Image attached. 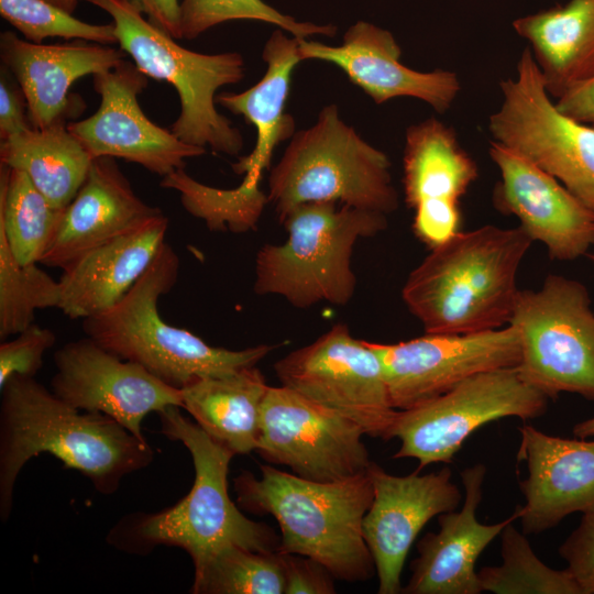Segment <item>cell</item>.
Wrapping results in <instances>:
<instances>
[{"instance_id":"ab89813d","label":"cell","mask_w":594,"mask_h":594,"mask_svg":"<svg viewBox=\"0 0 594 594\" xmlns=\"http://www.w3.org/2000/svg\"><path fill=\"white\" fill-rule=\"evenodd\" d=\"M175 40L182 38L180 0H122Z\"/></svg>"},{"instance_id":"5b68a950","label":"cell","mask_w":594,"mask_h":594,"mask_svg":"<svg viewBox=\"0 0 594 594\" xmlns=\"http://www.w3.org/2000/svg\"><path fill=\"white\" fill-rule=\"evenodd\" d=\"M179 266L178 255L164 242L148 268L117 304L82 319L86 337L178 389L198 378L256 366L274 345L216 348L162 319L158 299L176 284Z\"/></svg>"},{"instance_id":"44dd1931","label":"cell","mask_w":594,"mask_h":594,"mask_svg":"<svg viewBox=\"0 0 594 594\" xmlns=\"http://www.w3.org/2000/svg\"><path fill=\"white\" fill-rule=\"evenodd\" d=\"M517 461L528 475L519 482L525 504L516 508L522 532L540 534L594 505V440L550 436L531 425L519 429Z\"/></svg>"},{"instance_id":"30bf717a","label":"cell","mask_w":594,"mask_h":594,"mask_svg":"<svg viewBox=\"0 0 594 594\" xmlns=\"http://www.w3.org/2000/svg\"><path fill=\"white\" fill-rule=\"evenodd\" d=\"M499 87L501 106L488 118L492 141L549 173L594 212V127L557 108L529 47L522 51L515 76Z\"/></svg>"},{"instance_id":"e0dca14e","label":"cell","mask_w":594,"mask_h":594,"mask_svg":"<svg viewBox=\"0 0 594 594\" xmlns=\"http://www.w3.org/2000/svg\"><path fill=\"white\" fill-rule=\"evenodd\" d=\"M477 177V164L452 127L431 117L407 128L405 201L414 211L415 235L429 249L461 231V199Z\"/></svg>"},{"instance_id":"ee69618b","label":"cell","mask_w":594,"mask_h":594,"mask_svg":"<svg viewBox=\"0 0 594 594\" xmlns=\"http://www.w3.org/2000/svg\"><path fill=\"white\" fill-rule=\"evenodd\" d=\"M588 257H591L594 261V255L587 254Z\"/></svg>"},{"instance_id":"74e56055","label":"cell","mask_w":594,"mask_h":594,"mask_svg":"<svg viewBox=\"0 0 594 594\" xmlns=\"http://www.w3.org/2000/svg\"><path fill=\"white\" fill-rule=\"evenodd\" d=\"M278 553L285 578V594L336 593L334 578L321 563L300 554Z\"/></svg>"},{"instance_id":"4fadbf2b","label":"cell","mask_w":594,"mask_h":594,"mask_svg":"<svg viewBox=\"0 0 594 594\" xmlns=\"http://www.w3.org/2000/svg\"><path fill=\"white\" fill-rule=\"evenodd\" d=\"M363 429L297 392L270 386L261 409L256 452L315 482L343 481L366 473L372 461Z\"/></svg>"},{"instance_id":"b9f144b4","label":"cell","mask_w":594,"mask_h":594,"mask_svg":"<svg viewBox=\"0 0 594 594\" xmlns=\"http://www.w3.org/2000/svg\"><path fill=\"white\" fill-rule=\"evenodd\" d=\"M572 431L575 438L590 439L594 437V417L578 422Z\"/></svg>"},{"instance_id":"8d00e7d4","label":"cell","mask_w":594,"mask_h":594,"mask_svg":"<svg viewBox=\"0 0 594 594\" xmlns=\"http://www.w3.org/2000/svg\"><path fill=\"white\" fill-rule=\"evenodd\" d=\"M566 569L583 594H594V505L582 513L578 527L559 548Z\"/></svg>"},{"instance_id":"5bb4252c","label":"cell","mask_w":594,"mask_h":594,"mask_svg":"<svg viewBox=\"0 0 594 594\" xmlns=\"http://www.w3.org/2000/svg\"><path fill=\"white\" fill-rule=\"evenodd\" d=\"M378 355L392 405L414 408L487 371L517 367L521 340L513 324L473 333H427L397 343L369 342Z\"/></svg>"},{"instance_id":"ac0fdd59","label":"cell","mask_w":594,"mask_h":594,"mask_svg":"<svg viewBox=\"0 0 594 594\" xmlns=\"http://www.w3.org/2000/svg\"><path fill=\"white\" fill-rule=\"evenodd\" d=\"M418 472L393 475L375 462L367 469L374 496L362 531L375 563L378 594L402 593L400 575L415 539L429 520L455 510L462 501L449 466Z\"/></svg>"},{"instance_id":"f35d334b","label":"cell","mask_w":594,"mask_h":594,"mask_svg":"<svg viewBox=\"0 0 594 594\" xmlns=\"http://www.w3.org/2000/svg\"><path fill=\"white\" fill-rule=\"evenodd\" d=\"M31 128L25 95L16 79L2 65L0 76V139L4 141Z\"/></svg>"},{"instance_id":"1f68e13d","label":"cell","mask_w":594,"mask_h":594,"mask_svg":"<svg viewBox=\"0 0 594 594\" xmlns=\"http://www.w3.org/2000/svg\"><path fill=\"white\" fill-rule=\"evenodd\" d=\"M194 594H283L279 553L229 546L195 570Z\"/></svg>"},{"instance_id":"cb8c5ba5","label":"cell","mask_w":594,"mask_h":594,"mask_svg":"<svg viewBox=\"0 0 594 594\" xmlns=\"http://www.w3.org/2000/svg\"><path fill=\"white\" fill-rule=\"evenodd\" d=\"M484 464L461 472L464 502L459 510L438 516V532L426 534L417 543L411 575L402 588L404 594H479L482 592L475 563L485 548L510 522L518 509L506 519L485 525L476 517L486 476Z\"/></svg>"},{"instance_id":"d590c367","label":"cell","mask_w":594,"mask_h":594,"mask_svg":"<svg viewBox=\"0 0 594 594\" xmlns=\"http://www.w3.org/2000/svg\"><path fill=\"white\" fill-rule=\"evenodd\" d=\"M56 342L55 333L33 323L13 340L0 344V387L13 375L34 377L41 370L44 353Z\"/></svg>"},{"instance_id":"ba28073f","label":"cell","mask_w":594,"mask_h":594,"mask_svg":"<svg viewBox=\"0 0 594 594\" xmlns=\"http://www.w3.org/2000/svg\"><path fill=\"white\" fill-rule=\"evenodd\" d=\"M113 20L118 44L147 77L172 85L180 111L169 130L183 142L239 156L241 132L216 109L219 88L243 79L245 64L235 52L202 54L180 46L122 0H85Z\"/></svg>"},{"instance_id":"7402d4cb","label":"cell","mask_w":594,"mask_h":594,"mask_svg":"<svg viewBox=\"0 0 594 594\" xmlns=\"http://www.w3.org/2000/svg\"><path fill=\"white\" fill-rule=\"evenodd\" d=\"M266 63L263 78L240 94H221L216 102L235 114L243 116L256 129L253 151L239 157L232 165L242 183L232 189L246 215L255 222L268 202L260 190L263 173L271 165L275 147L296 132L295 119L285 112L290 89L292 74L302 58L296 37H287L284 30H275L263 48Z\"/></svg>"},{"instance_id":"7c38bea8","label":"cell","mask_w":594,"mask_h":594,"mask_svg":"<svg viewBox=\"0 0 594 594\" xmlns=\"http://www.w3.org/2000/svg\"><path fill=\"white\" fill-rule=\"evenodd\" d=\"M280 384L358 424L365 435L389 440L397 414L383 366L367 341L337 323L312 343L274 364Z\"/></svg>"},{"instance_id":"52a82bcc","label":"cell","mask_w":594,"mask_h":594,"mask_svg":"<svg viewBox=\"0 0 594 594\" xmlns=\"http://www.w3.org/2000/svg\"><path fill=\"white\" fill-rule=\"evenodd\" d=\"M267 199L280 222L309 202H341L386 216L398 207L388 156L348 125L336 105L292 136L271 169Z\"/></svg>"},{"instance_id":"8992f818","label":"cell","mask_w":594,"mask_h":594,"mask_svg":"<svg viewBox=\"0 0 594 594\" xmlns=\"http://www.w3.org/2000/svg\"><path fill=\"white\" fill-rule=\"evenodd\" d=\"M288 238L265 244L255 260L253 289L276 295L296 308L321 301L346 305L355 290L353 248L360 239L387 228V216L337 202H309L294 208L282 221Z\"/></svg>"},{"instance_id":"f1b7e54d","label":"cell","mask_w":594,"mask_h":594,"mask_svg":"<svg viewBox=\"0 0 594 594\" xmlns=\"http://www.w3.org/2000/svg\"><path fill=\"white\" fill-rule=\"evenodd\" d=\"M92 157L67 123L31 128L0 145V161L24 172L56 208H65L84 184Z\"/></svg>"},{"instance_id":"8fae6325","label":"cell","mask_w":594,"mask_h":594,"mask_svg":"<svg viewBox=\"0 0 594 594\" xmlns=\"http://www.w3.org/2000/svg\"><path fill=\"white\" fill-rule=\"evenodd\" d=\"M548 400L518 367L475 374L427 403L397 410L389 440L399 439L400 447L393 458L418 460L417 471L431 463H451L480 427L505 417L522 421L541 417Z\"/></svg>"},{"instance_id":"7a4b0ae2","label":"cell","mask_w":594,"mask_h":594,"mask_svg":"<svg viewBox=\"0 0 594 594\" xmlns=\"http://www.w3.org/2000/svg\"><path fill=\"white\" fill-rule=\"evenodd\" d=\"M169 406L158 413L161 431L189 451L195 481L186 496L156 513H131L109 530L107 542L125 553L147 556L158 546L177 547L200 569L229 546L275 552L280 539L264 522L249 519L230 498L228 473L231 450L210 438L196 422Z\"/></svg>"},{"instance_id":"6da1fadb","label":"cell","mask_w":594,"mask_h":594,"mask_svg":"<svg viewBox=\"0 0 594 594\" xmlns=\"http://www.w3.org/2000/svg\"><path fill=\"white\" fill-rule=\"evenodd\" d=\"M0 391L2 521L11 514L20 471L41 453H50L65 468L80 472L103 495L116 493L127 475L154 460L146 440L106 415L73 407L34 377L15 374Z\"/></svg>"},{"instance_id":"f546056e","label":"cell","mask_w":594,"mask_h":594,"mask_svg":"<svg viewBox=\"0 0 594 594\" xmlns=\"http://www.w3.org/2000/svg\"><path fill=\"white\" fill-rule=\"evenodd\" d=\"M64 209L52 206L24 172L0 164V230L18 262H40Z\"/></svg>"},{"instance_id":"3957f363","label":"cell","mask_w":594,"mask_h":594,"mask_svg":"<svg viewBox=\"0 0 594 594\" xmlns=\"http://www.w3.org/2000/svg\"><path fill=\"white\" fill-rule=\"evenodd\" d=\"M534 241L520 227L460 231L408 275L402 298L427 333H473L509 324L520 264Z\"/></svg>"},{"instance_id":"ffe728a7","label":"cell","mask_w":594,"mask_h":594,"mask_svg":"<svg viewBox=\"0 0 594 594\" xmlns=\"http://www.w3.org/2000/svg\"><path fill=\"white\" fill-rule=\"evenodd\" d=\"M297 41L302 61L334 64L377 105L411 97L444 113L461 91V81L454 72H418L404 65L402 48L394 35L370 22L358 21L351 25L339 46L306 38Z\"/></svg>"},{"instance_id":"d6a6232c","label":"cell","mask_w":594,"mask_h":594,"mask_svg":"<svg viewBox=\"0 0 594 594\" xmlns=\"http://www.w3.org/2000/svg\"><path fill=\"white\" fill-rule=\"evenodd\" d=\"M59 283L37 266L21 264L0 230V339L34 323L35 311L58 308Z\"/></svg>"},{"instance_id":"7bdbcfd3","label":"cell","mask_w":594,"mask_h":594,"mask_svg":"<svg viewBox=\"0 0 594 594\" xmlns=\"http://www.w3.org/2000/svg\"><path fill=\"white\" fill-rule=\"evenodd\" d=\"M46 1L62 8L63 10L69 13H73L76 10L79 2V0H46Z\"/></svg>"},{"instance_id":"836d02e7","label":"cell","mask_w":594,"mask_h":594,"mask_svg":"<svg viewBox=\"0 0 594 594\" xmlns=\"http://www.w3.org/2000/svg\"><path fill=\"white\" fill-rule=\"evenodd\" d=\"M231 20H255L274 24L296 38L334 36L330 24L299 22L263 0H180L182 38L194 40L207 30Z\"/></svg>"},{"instance_id":"60d3db41","label":"cell","mask_w":594,"mask_h":594,"mask_svg":"<svg viewBox=\"0 0 594 594\" xmlns=\"http://www.w3.org/2000/svg\"><path fill=\"white\" fill-rule=\"evenodd\" d=\"M557 108L581 123L594 127V77L557 99Z\"/></svg>"},{"instance_id":"4316f807","label":"cell","mask_w":594,"mask_h":594,"mask_svg":"<svg viewBox=\"0 0 594 594\" xmlns=\"http://www.w3.org/2000/svg\"><path fill=\"white\" fill-rule=\"evenodd\" d=\"M513 28L529 43L551 98L594 77V0H570L519 18Z\"/></svg>"},{"instance_id":"e575fe53","label":"cell","mask_w":594,"mask_h":594,"mask_svg":"<svg viewBox=\"0 0 594 594\" xmlns=\"http://www.w3.org/2000/svg\"><path fill=\"white\" fill-rule=\"evenodd\" d=\"M0 14L24 40L42 44L46 37L81 40L102 45L118 43L116 26L84 22L46 0H0Z\"/></svg>"},{"instance_id":"2e32d148","label":"cell","mask_w":594,"mask_h":594,"mask_svg":"<svg viewBox=\"0 0 594 594\" xmlns=\"http://www.w3.org/2000/svg\"><path fill=\"white\" fill-rule=\"evenodd\" d=\"M52 392L73 407L106 415L146 440L143 419L169 406L182 408L180 389L162 382L86 337L54 353Z\"/></svg>"},{"instance_id":"d4e9b609","label":"cell","mask_w":594,"mask_h":594,"mask_svg":"<svg viewBox=\"0 0 594 594\" xmlns=\"http://www.w3.org/2000/svg\"><path fill=\"white\" fill-rule=\"evenodd\" d=\"M162 212L134 193L116 158L96 157L80 189L65 207L38 263L63 268L88 251Z\"/></svg>"},{"instance_id":"9c48e42d","label":"cell","mask_w":594,"mask_h":594,"mask_svg":"<svg viewBox=\"0 0 594 594\" xmlns=\"http://www.w3.org/2000/svg\"><path fill=\"white\" fill-rule=\"evenodd\" d=\"M509 324L520 334L517 367L527 383L549 399L594 400V311L584 284L550 274L538 289H520Z\"/></svg>"},{"instance_id":"9a60e30c","label":"cell","mask_w":594,"mask_h":594,"mask_svg":"<svg viewBox=\"0 0 594 594\" xmlns=\"http://www.w3.org/2000/svg\"><path fill=\"white\" fill-rule=\"evenodd\" d=\"M92 80L100 96L97 111L67 124L92 158H123L164 177L184 168L186 158L205 154V147L183 142L145 116L138 96L146 87L147 76L135 64L123 59L94 75Z\"/></svg>"},{"instance_id":"484cf974","label":"cell","mask_w":594,"mask_h":594,"mask_svg":"<svg viewBox=\"0 0 594 594\" xmlns=\"http://www.w3.org/2000/svg\"><path fill=\"white\" fill-rule=\"evenodd\" d=\"M167 228L163 212L153 216L63 267L58 309L86 319L112 307L148 268Z\"/></svg>"},{"instance_id":"83f0119b","label":"cell","mask_w":594,"mask_h":594,"mask_svg":"<svg viewBox=\"0 0 594 594\" xmlns=\"http://www.w3.org/2000/svg\"><path fill=\"white\" fill-rule=\"evenodd\" d=\"M268 387L256 366L202 377L180 389L182 408L215 441L234 454H248L257 447L261 409Z\"/></svg>"},{"instance_id":"603a6c76","label":"cell","mask_w":594,"mask_h":594,"mask_svg":"<svg viewBox=\"0 0 594 594\" xmlns=\"http://www.w3.org/2000/svg\"><path fill=\"white\" fill-rule=\"evenodd\" d=\"M0 57L25 95L32 128L44 129L79 116L84 103L69 94L70 86L80 77L116 67L124 59V52L81 40L35 44L4 31L0 34Z\"/></svg>"},{"instance_id":"d6986e66","label":"cell","mask_w":594,"mask_h":594,"mask_svg":"<svg viewBox=\"0 0 594 594\" xmlns=\"http://www.w3.org/2000/svg\"><path fill=\"white\" fill-rule=\"evenodd\" d=\"M488 154L499 172L494 207L515 216L530 239L547 248L551 260L570 262L587 255L594 245V212L512 148L491 141Z\"/></svg>"},{"instance_id":"4dcf8cb0","label":"cell","mask_w":594,"mask_h":594,"mask_svg":"<svg viewBox=\"0 0 594 594\" xmlns=\"http://www.w3.org/2000/svg\"><path fill=\"white\" fill-rule=\"evenodd\" d=\"M502 564L477 571L482 592L495 594H583L565 568L556 570L534 552L526 534L513 522L501 532Z\"/></svg>"},{"instance_id":"277c9868","label":"cell","mask_w":594,"mask_h":594,"mask_svg":"<svg viewBox=\"0 0 594 594\" xmlns=\"http://www.w3.org/2000/svg\"><path fill=\"white\" fill-rule=\"evenodd\" d=\"M261 479H234L237 502L257 515H272L280 528L277 551L309 557L334 579L365 582L376 573L362 524L374 496L369 473L336 482H315L271 465Z\"/></svg>"}]
</instances>
